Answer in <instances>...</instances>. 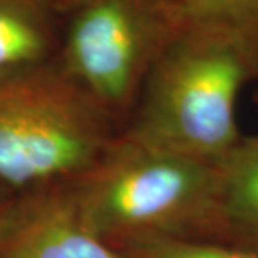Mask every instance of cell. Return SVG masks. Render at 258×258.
Here are the masks:
<instances>
[{
  "label": "cell",
  "mask_w": 258,
  "mask_h": 258,
  "mask_svg": "<svg viewBox=\"0 0 258 258\" xmlns=\"http://www.w3.org/2000/svg\"><path fill=\"white\" fill-rule=\"evenodd\" d=\"M62 25L52 0H0V84L55 62Z\"/></svg>",
  "instance_id": "52a82bcc"
},
{
  "label": "cell",
  "mask_w": 258,
  "mask_h": 258,
  "mask_svg": "<svg viewBox=\"0 0 258 258\" xmlns=\"http://www.w3.org/2000/svg\"><path fill=\"white\" fill-rule=\"evenodd\" d=\"M258 79L238 45L184 25L144 82L122 133L138 141L216 164L243 134L236 99Z\"/></svg>",
  "instance_id": "7a4b0ae2"
},
{
  "label": "cell",
  "mask_w": 258,
  "mask_h": 258,
  "mask_svg": "<svg viewBox=\"0 0 258 258\" xmlns=\"http://www.w3.org/2000/svg\"><path fill=\"white\" fill-rule=\"evenodd\" d=\"M184 29V0H87L64 17L57 64L121 129Z\"/></svg>",
  "instance_id": "277c9868"
},
{
  "label": "cell",
  "mask_w": 258,
  "mask_h": 258,
  "mask_svg": "<svg viewBox=\"0 0 258 258\" xmlns=\"http://www.w3.org/2000/svg\"><path fill=\"white\" fill-rule=\"evenodd\" d=\"M0 258H126L82 218L72 181L15 195L0 238Z\"/></svg>",
  "instance_id": "5b68a950"
},
{
  "label": "cell",
  "mask_w": 258,
  "mask_h": 258,
  "mask_svg": "<svg viewBox=\"0 0 258 258\" xmlns=\"http://www.w3.org/2000/svg\"><path fill=\"white\" fill-rule=\"evenodd\" d=\"M72 188L87 226L111 246L149 236L211 238L216 164L119 131Z\"/></svg>",
  "instance_id": "6da1fadb"
},
{
  "label": "cell",
  "mask_w": 258,
  "mask_h": 258,
  "mask_svg": "<svg viewBox=\"0 0 258 258\" xmlns=\"http://www.w3.org/2000/svg\"><path fill=\"white\" fill-rule=\"evenodd\" d=\"M15 195H17V191H14V189L0 184V238H2L4 225H5V220H7L10 206L14 203Z\"/></svg>",
  "instance_id": "30bf717a"
},
{
  "label": "cell",
  "mask_w": 258,
  "mask_h": 258,
  "mask_svg": "<svg viewBox=\"0 0 258 258\" xmlns=\"http://www.w3.org/2000/svg\"><path fill=\"white\" fill-rule=\"evenodd\" d=\"M119 131L57 60L10 79L0 84V184L74 181Z\"/></svg>",
  "instance_id": "3957f363"
},
{
  "label": "cell",
  "mask_w": 258,
  "mask_h": 258,
  "mask_svg": "<svg viewBox=\"0 0 258 258\" xmlns=\"http://www.w3.org/2000/svg\"><path fill=\"white\" fill-rule=\"evenodd\" d=\"M126 258H258L245 246L191 238H133L114 246Z\"/></svg>",
  "instance_id": "9c48e42d"
},
{
  "label": "cell",
  "mask_w": 258,
  "mask_h": 258,
  "mask_svg": "<svg viewBox=\"0 0 258 258\" xmlns=\"http://www.w3.org/2000/svg\"><path fill=\"white\" fill-rule=\"evenodd\" d=\"M210 241L258 251V134L241 136L216 163Z\"/></svg>",
  "instance_id": "8992f818"
},
{
  "label": "cell",
  "mask_w": 258,
  "mask_h": 258,
  "mask_svg": "<svg viewBox=\"0 0 258 258\" xmlns=\"http://www.w3.org/2000/svg\"><path fill=\"white\" fill-rule=\"evenodd\" d=\"M184 25L230 39L258 76V0H184Z\"/></svg>",
  "instance_id": "ba28073f"
},
{
  "label": "cell",
  "mask_w": 258,
  "mask_h": 258,
  "mask_svg": "<svg viewBox=\"0 0 258 258\" xmlns=\"http://www.w3.org/2000/svg\"><path fill=\"white\" fill-rule=\"evenodd\" d=\"M52 2L55 7H57L59 12L66 17L67 14L72 12V10H76L77 7H81V5L87 2V0H52Z\"/></svg>",
  "instance_id": "8fae6325"
}]
</instances>
